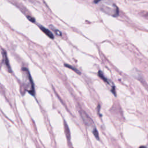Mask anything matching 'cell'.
Listing matches in <instances>:
<instances>
[{"instance_id":"cell-1","label":"cell","mask_w":148,"mask_h":148,"mask_svg":"<svg viewBox=\"0 0 148 148\" xmlns=\"http://www.w3.org/2000/svg\"><path fill=\"white\" fill-rule=\"evenodd\" d=\"M99 3V8L102 11L108 14L116 17L119 15V9L117 6L110 1H95Z\"/></svg>"},{"instance_id":"cell-2","label":"cell","mask_w":148,"mask_h":148,"mask_svg":"<svg viewBox=\"0 0 148 148\" xmlns=\"http://www.w3.org/2000/svg\"><path fill=\"white\" fill-rule=\"evenodd\" d=\"M22 71H24L23 77H24V83L25 85V87L27 91H28L29 93H30L32 95H34L35 92V90H34L33 81L32 80L30 73L27 68H23L22 69Z\"/></svg>"},{"instance_id":"cell-3","label":"cell","mask_w":148,"mask_h":148,"mask_svg":"<svg viewBox=\"0 0 148 148\" xmlns=\"http://www.w3.org/2000/svg\"><path fill=\"white\" fill-rule=\"evenodd\" d=\"M81 117L84 122L85 124L91 130L92 132L95 136L97 139H99V135H98V131L97 130L95 124L93 122V121L91 120V119L84 112V111H80V112Z\"/></svg>"},{"instance_id":"cell-4","label":"cell","mask_w":148,"mask_h":148,"mask_svg":"<svg viewBox=\"0 0 148 148\" xmlns=\"http://www.w3.org/2000/svg\"><path fill=\"white\" fill-rule=\"evenodd\" d=\"M98 75H99V76L101 78V79H102L105 83H106L108 84H109L110 86V87H111V89H110L111 91L113 92V93L114 95H116V94H115V88H114V86H113V83L111 82H110L109 80H108V79L104 76V75H103L102 72H101V71H99Z\"/></svg>"},{"instance_id":"cell-5","label":"cell","mask_w":148,"mask_h":148,"mask_svg":"<svg viewBox=\"0 0 148 148\" xmlns=\"http://www.w3.org/2000/svg\"><path fill=\"white\" fill-rule=\"evenodd\" d=\"M40 29L47 36H48L49 38H51V39H53V38H54V35H53V34L52 32H51L50 30H49L47 28H45V27H43V26H40Z\"/></svg>"},{"instance_id":"cell-6","label":"cell","mask_w":148,"mask_h":148,"mask_svg":"<svg viewBox=\"0 0 148 148\" xmlns=\"http://www.w3.org/2000/svg\"><path fill=\"white\" fill-rule=\"evenodd\" d=\"M3 56H4V57H5V62H6V66H8V69L9 70L10 72V65H9V61H8V57L6 56V53L5 51H3Z\"/></svg>"},{"instance_id":"cell-7","label":"cell","mask_w":148,"mask_h":148,"mask_svg":"<svg viewBox=\"0 0 148 148\" xmlns=\"http://www.w3.org/2000/svg\"><path fill=\"white\" fill-rule=\"evenodd\" d=\"M64 66H65L66 67H67V68H71L72 70H73V71H74L76 73H77V74H79V75H80V72L77 70V69H76L75 68H73V66H72L71 65H69V64H64Z\"/></svg>"},{"instance_id":"cell-8","label":"cell","mask_w":148,"mask_h":148,"mask_svg":"<svg viewBox=\"0 0 148 148\" xmlns=\"http://www.w3.org/2000/svg\"><path fill=\"white\" fill-rule=\"evenodd\" d=\"M50 27H51L52 30H53L54 32H55V33H56L57 35H59V36L61 35V32L60 31H58V29H57L56 28H55L54 27H53L52 25H50Z\"/></svg>"},{"instance_id":"cell-9","label":"cell","mask_w":148,"mask_h":148,"mask_svg":"<svg viewBox=\"0 0 148 148\" xmlns=\"http://www.w3.org/2000/svg\"><path fill=\"white\" fill-rule=\"evenodd\" d=\"M139 148H147V147L146 146H141Z\"/></svg>"}]
</instances>
